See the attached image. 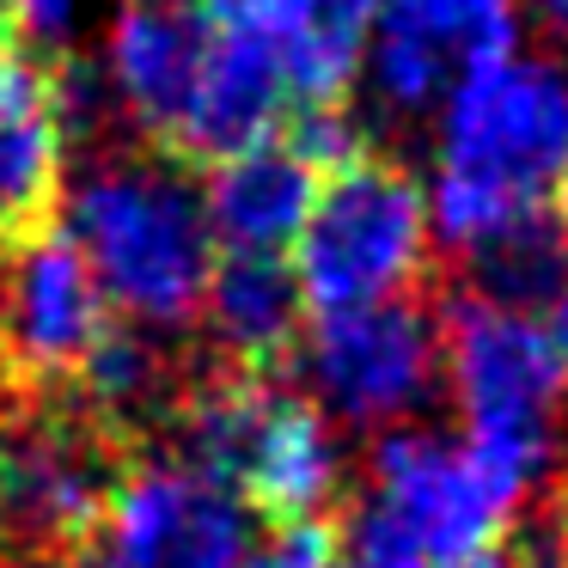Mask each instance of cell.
Here are the masks:
<instances>
[{
    "instance_id": "cb8c5ba5",
    "label": "cell",
    "mask_w": 568,
    "mask_h": 568,
    "mask_svg": "<svg viewBox=\"0 0 568 568\" xmlns=\"http://www.w3.org/2000/svg\"><path fill=\"white\" fill-rule=\"evenodd\" d=\"M519 19H531V26L550 43H562V55H568V0H519Z\"/></svg>"
},
{
    "instance_id": "3957f363",
    "label": "cell",
    "mask_w": 568,
    "mask_h": 568,
    "mask_svg": "<svg viewBox=\"0 0 568 568\" xmlns=\"http://www.w3.org/2000/svg\"><path fill=\"white\" fill-rule=\"evenodd\" d=\"M440 392L458 404L465 446L519 495L544 501L568 453V355L538 312L458 287L440 312Z\"/></svg>"
},
{
    "instance_id": "603a6c76",
    "label": "cell",
    "mask_w": 568,
    "mask_h": 568,
    "mask_svg": "<svg viewBox=\"0 0 568 568\" xmlns=\"http://www.w3.org/2000/svg\"><path fill=\"white\" fill-rule=\"evenodd\" d=\"M245 568H336L331 519H294V526H275L270 538L251 544Z\"/></svg>"
},
{
    "instance_id": "5b68a950",
    "label": "cell",
    "mask_w": 568,
    "mask_h": 568,
    "mask_svg": "<svg viewBox=\"0 0 568 568\" xmlns=\"http://www.w3.org/2000/svg\"><path fill=\"white\" fill-rule=\"evenodd\" d=\"M428 263L434 226L422 178L385 148H367L343 172L318 178L306 226L287 245V275L306 300V318L409 300L428 282Z\"/></svg>"
},
{
    "instance_id": "d6986e66",
    "label": "cell",
    "mask_w": 568,
    "mask_h": 568,
    "mask_svg": "<svg viewBox=\"0 0 568 568\" xmlns=\"http://www.w3.org/2000/svg\"><path fill=\"white\" fill-rule=\"evenodd\" d=\"M282 129H287L282 141H287V148H294L318 178L343 172L348 160H361V153H367V116L348 111V104H294Z\"/></svg>"
},
{
    "instance_id": "6da1fadb",
    "label": "cell",
    "mask_w": 568,
    "mask_h": 568,
    "mask_svg": "<svg viewBox=\"0 0 568 568\" xmlns=\"http://www.w3.org/2000/svg\"><path fill=\"white\" fill-rule=\"evenodd\" d=\"M568 165V55L507 50L446 87L434 111V165L422 178L434 251L470 263L514 226L550 214Z\"/></svg>"
},
{
    "instance_id": "83f0119b",
    "label": "cell",
    "mask_w": 568,
    "mask_h": 568,
    "mask_svg": "<svg viewBox=\"0 0 568 568\" xmlns=\"http://www.w3.org/2000/svg\"><path fill=\"white\" fill-rule=\"evenodd\" d=\"M55 568H111V556H104L99 544H80V550H68Z\"/></svg>"
},
{
    "instance_id": "44dd1931",
    "label": "cell",
    "mask_w": 568,
    "mask_h": 568,
    "mask_svg": "<svg viewBox=\"0 0 568 568\" xmlns=\"http://www.w3.org/2000/svg\"><path fill=\"white\" fill-rule=\"evenodd\" d=\"M99 0H0V19H7V38H19L38 55H62L80 50Z\"/></svg>"
},
{
    "instance_id": "52a82bcc",
    "label": "cell",
    "mask_w": 568,
    "mask_h": 568,
    "mask_svg": "<svg viewBox=\"0 0 568 568\" xmlns=\"http://www.w3.org/2000/svg\"><path fill=\"white\" fill-rule=\"evenodd\" d=\"M123 453L80 409L19 404L0 416V544L13 556H68L92 544Z\"/></svg>"
},
{
    "instance_id": "f1b7e54d",
    "label": "cell",
    "mask_w": 568,
    "mask_h": 568,
    "mask_svg": "<svg viewBox=\"0 0 568 568\" xmlns=\"http://www.w3.org/2000/svg\"><path fill=\"white\" fill-rule=\"evenodd\" d=\"M0 568H50V562H43V556H13V550H7V556H0Z\"/></svg>"
},
{
    "instance_id": "e0dca14e",
    "label": "cell",
    "mask_w": 568,
    "mask_h": 568,
    "mask_svg": "<svg viewBox=\"0 0 568 568\" xmlns=\"http://www.w3.org/2000/svg\"><path fill=\"white\" fill-rule=\"evenodd\" d=\"M184 379L190 373L178 367L165 336L135 331V324H104V336L92 343L87 367L74 379V409L111 440H129V434L165 428Z\"/></svg>"
},
{
    "instance_id": "484cf974",
    "label": "cell",
    "mask_w": 568,
    "mask_h": 568,
    "mask_svg": "<svg viewBox=\"0 0 568 568\" xmlns=\"http://www.w3.org/2000/svg\"><path fill=\"white\" fill-rule=\"evenodd\" d=\"M440 568H519L514 556L495 544V550H477V556H458V562H440Z\"/></svg>"
},
{
    "instance_id": "30bf717a",
    "label": "cell",
    "mask_w": 568,
    "mask_h": 568,
    "mask_svg": "<svg viewBox=\"0 0 568 568\" xmlns=\"http://www.w3.org/2000/svg\"><path fill=\"white\" fill-rule=\"evenodd\" d=\"M111 568H245L257 514L178 453L123 458L99 519Z\"/></svg>"
},
{
    "instance_id": "8fae6325",
    "label": "cell",
    "mask_w": 568,
    "mask_h": 568,
    "mask_svg": "<svg viewBox=\"0 0 568 568\" xmlns=\"http://www.w3.org/2000/svg\"><path fill=\"white\" fill-rule=\"evenodd\" d=\"M507 50H519V0H379L355 87L379 123L416 129L465 68Z\"/></svg>"
},
{
    "instance_id": "9a60e30c",
    "label": "cell",
    "mask_w": 568,
    "mask_h": 568,
    "mask_svg": "<svg viewBox=\"0 0 568 568\" xmlns=\"http://www.w3.org/2000/svg\"><path fill=\"white\" fill-rule=\"evenodd\" d=\"M196 196L221 257H287L318 196V172L287 141H263V148L214 160Z\"/></svg>"
},
{
    "instance_id": "d4e9b609",
    "label": "cell",
    "mask_w": 568,
    "mask_h": 568,
    "mask_svg": "<svg viewBox=\"0 0 568 568\" xmlns=\"http://www.w3.org/2000/svg\"><path fill=\"white\" fill-rule=\"evenodd\" d=\"M538 318H544V331H550V343L568 355V275H562V287H556V294L544 300V312H538Z\"/></svg>"
},
{
    "instance_id": "9c48e42d",
    "label": "cell",
    "mask_w": 568,
    "mask_h": 568,
    "mask_svg": "<svg viewBox=\"0 0 568 568\" xmlns=\"http://www.w3.org/2000/svg\"><path fill=\"white\" fill-rule=\"evenodd\" d=\"M104 324L111 306L55 221L0 245V392L55 404V392L80 379Z\"/></svg>"
},
{
    "instance_id": "2e32d148",
    "label": "cell",
    "mask_w": 568,
    "mask_h": 568,
    "mask_svg": "<svg viewBox=\"0 0 568 568\" xmlns=\"http://www.w3.org/2000/svg\"><path fill=\"white\" fill-rule=\"evenodd\" d=\"M196 324L221 348V367L275 373L282 361H294V343L306 331V300L287 275V257H221Z\"/></svg>"
},
{
    "instance_id": "277c9868",
    "label": "cell",
    "mask_w": 568,
    "mask_h": 568,
    "mask_svg": "<svg viewBox=\"0 0 568 568\" xmlns=\"http://www.w3.org/2000/svg\"><path fill=\"white\" fill-rule=\"evenodd\" d=\"M172 453L209 470L257 519H324L348 489V440L306 392H282L270 373H190L172 416Z\"/></svg>"
},
{
    "instance_id": "7a4b0ae2",
    "label": "cell",
    "mask_w": 568,
    "mask_h": 568,
    "mask_svg": "<svg viewBox=\"0 0 568 568\" xmlns=\"http://www.w3.org/2000/svg\"><path fill=\"white\" fill-rule=\"evenodd\" d=\"M62 233L87 257L104 306L153 336L196 331L221 263L190 165L153 148H99L68 172Z\"/></svg>"
},
{
    "instance_id": "ba28073f",
    "label": "cell",
    "mask_w": 568,
    "mask_h": 568,
    "mask_svg": "<svg viewBox=\"0 0 568 568\" xmlns=\"http://www.w3.org/2000/svg\"><path fill=\"white\" fill-rule=\"evenodd\" d=\"M361 501L434 562L495 550L501 531H514L526 514V501L470 453L465 434L428 428V422L373 434Z\"/></svg>"
},
{
    "instance_id": "7c38bea8",
    "label": "cell",
    "mask_w": 568,
    "mask_h": 568,
    "mask_svg": "<svg viewBox=\"0 0 568 568\" xmlns=\"http://www.w3.org/2000/svg\"><path fill=\"white\" fill-rule=\"evenodd\" d=\"M209 50V19L196 0H116L99 26V62L116 104V129L135 148L172 153L184 129L190 92Z\"/></svg>"
},
{
    "instance_id": "4fadbf2b",
    "label": "cell",
    "mask_w": 568,
    "mask_h": 568,
    "mask_svg": "<svg viewBox=\"0 0 568 568\" xmlns=\"http://www.w3.org/2000/svg\"><path fill=\"white\" fill-rule=\"evenodd\" d=\"M74 172V141L55 116L50 62L0 38V245L50 226Z\"/></svg>"
},
{
    "instance_id": "5bb4252c",
    "label": "cell",
    "mask_w": 568,
    "mask_h": 568,
    "mask_svg": "<svg viewBox=\"0 0 568 568\" xmlns=\"http://www.w3.org/2000/svg\"><path fill=\"white\" fill-rule=\"evenodd\" d=\"M294 92H287L282 55L270 43L245 38V31H214L209 26V50H202V74L190 92L184 129H178V165H214L226 153L263 148L282 135Z\"/></svg>"
},
{
    "instance_id": "f546056e",
    "label": "cell",
    "mask_w": 568,
    "mask_h": 568,
    "mask_svg": "<svg viewBox=\"0 0 568 568\" xmlns=\"http://www.w3.org/2000/svg\"><path fill=\"white\" fill-rule=\"evenodd\" d=\"M550 568H568V556H562V562H550Z\"/></svg>"
},
{
    "instance_id": "7402d4cb",
    "label": "cell",
    "mask_w": 568,
    "mask_h": 568,
    "mask_svg": "<svg viewBox=\"0 0 568 568\" xmlns=\"http://www.w3.org/2000/svg\"><path fill=\"white\" fill-rule=\"evenodd\" d=\"M336 568H440V562L422 556L397 526H385L367 501H355L343 538H336Z\"/></svg>"
},
{
    "instance_id": "ffe728a7",
    "label": "cell",
    "mask_w": 568,
    "mask_h": 568,
    "mask_svg": "<svg viewBox=\"0 0 568 568\" xmlns=\"http://www.w3.org/2000/svg\"><path fill=\"white\" fill-rule=\"evenodd\" d=\"M202 19L214 31H245V38L270 43L275 55H287L312 31V19L324 13V0H196Z\"/></svg>"
},
{
    "instance_id": "4316f807",
    "label": "cell",
    "mask_w": 568,
    "mask_h": 568,
    "mask_svg": "<svg viewBox=\"0 0 568 568\" xmlns=\"http://www.w3.org/2000/svg\"><path fill=\"white\" fill-rule=\"evenodd\" d=\"M550 221H556V233H562V245H568V165H562V178H556V190H550Z\"/></svg>"
},
{
    "instance_id": "8992f818",
    "label": "cell",
    "mask_w": 568,
    "mask_h": 568,
    "mask_svg": "<svg viewBox=\"0 0 568 568\" xmlns=\"http://www.w3.org/2000/svg\"><path fill=\"white\" fill-rule=\"evenodd\" d=\"M306 397L348 434L428 422L440 404V318L409 300L318 312L294 343Z\"/></svg>"
},
{
    "instance_id": "ac0fdd59",
    "label": "cell",
    "mask_w": 568,
    "mask_h": 568,
    "mask_svg": "<svg viewBox=\"0 0 568 568\" xmlns=\"http://www.w3.org/2000/svg\"><path fill=\"white\" fill-rule=\"evenodd\" d=\"M568 275V245L556 233V221H526L514 226L507 239H495L489 251L465 263V287L483 300H501V306H519V312H544V300L562 287Z\"/></svg>"
}]
</instances>
